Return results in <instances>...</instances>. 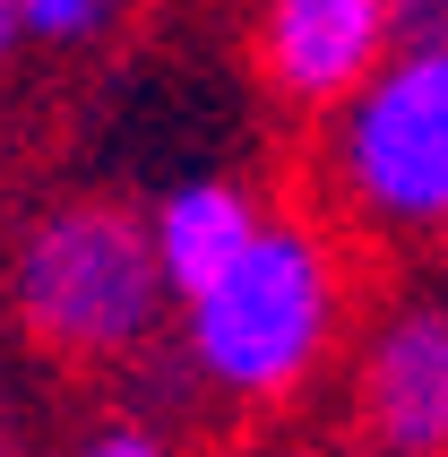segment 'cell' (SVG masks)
<instances>
[{
  "label": "cell",
  "instance_id": "3",
  "mask_svg": "<svg viewBox=\"0 0 448 457\" xmlns=\"http://www.w3.org/2000/svg\"><path fill=\"white\" fill-rule=\"evenodd\" d=\"M328 181L362 225L448 242V44L388 52L328 112Z\"/></svg>",
  "mask_w": 448,
  "mask_h": 457
},
{
  "label": "cell",
  "instance_id": "11",
  "mask_svg": "<svg viewBox=\"0 0 448 457\" xmlns=\"http://www.w3.org/2000/svg\"><path fill=\"white\" fill-rule=\"evenodd\" d=\"M0 449H9V440H0Z\"/></svg>",
  "mask_w": 448,
  "mask_h": 457
},
{
  "label": "cell",
  "instance_id": "7",
  "mask_svg": "<svg viewBox=\"0 0 448 457\" xmlns=\"http://www.w3.org/2000/svg\"><path fill=\"white\" fill-rule=\"evenodd\" d=\"M18 18H26V44L78 52V44H95L104 26L121 18V0H18Z\"/></svg>",
  "mask_w": 448,
  "mask_h": 457
},
{
  "label": "cell",
  "instance_id": "4",
  "mask_svg": "<svg viewBox=\"0 0 448 457\" xmlns=\"http://www.w3.org/2000/svg\"><path fill=\"white\" fill-rule=\"evenodd\" d=\"M397 44H405L397 35V0H259L250 61H259L276 104L336 112Z\"/></svg>",
  "mask_w": 448,
  "mask_h": 457
},
{
  "label": "cell",
  "instance_id": "10",
  "mask_svg": "<svg viewBox=\"0 0 448 457\" xmlns=\"http://www.w3.org/2000/svg\"><path fill=\"white\" fill-rule=\"evenodd\" d=\"M18 44H26V18H18V0H0V70L18 61Z\"/></svg>",
  "mask_w": 448,
  "mask_h": 457
},
{
  "label": "cell",
  "instance_id": "6",
  "mask_svg": "<svg viewBox=\"0 0 448 457\" xmlns=\"http://www.w3.org/2000/svg\"><path fill=\"white\" fill-rule=\"evenodd\" d=\"M259 225H268V207L250 199L233 173L173 181V190L155 199V216H147V242H155V268H164V285H173V303H181V294H199L207 277H224V268L250 251V233H259Z\"/></svg>",
  "mask_w": 448,
  "mask_h": 457
},
{
  "label": "cell",
  "instance_id": "1",
  "mask_svg": "<svg viewBox=\"0 0 448 457\" xmlns=\"http://www.w3.org/2000/svg\"><path fill=\"white\" fill-rule=\"evenodd\" d=\"M181 354L233 406H285L319 380L345 328V268L311 216H268L250 251L181 294Z\"/></svg>",
  "mask_w": 448,
  "mask_h": 457
},
{
  "label": "cell",
  "instance_id": "2",
  "mask_svg": "<svg viewBox=\"0 0 448 457\" xmlns=\"http://www.w3.org/2000/svg\"><path fill=\"white\" fill-rule=\"evenodd\" d=\"M9 303L18 328L70 371H112L138 362L164 337L173 285L155 268L147 216L121 199H61L35 216L9 259Z\"/></svg>",
  "mask_w": 448,
  "mask_h": 457
},
{
  "label": "cell",
  "instance_id": "9",
  "mask_svg": "<svg viewBox=\"0 0 448 457\" xmlns=\"http://www.w3.org/2000/svg\"><path fill=\"white\" fill-rule=\"evenodd\" d=\"M397 35H414V44H448V0H397Z\"/></svg>",
  "mask_w": 448,
  "mask_h": 457
},
{
  "label": "cell",
  "instance_id": "8",
  "mask_svg": "<svg viewBox=\"0 0 448 457\" xmlns=\"http://www.w3.org/2000/svg\"><path fill=\"white\" fill-rule=\"evenodd\" d=\"M70 457H173V449H164V432H147V423H104V432H87Z\"/></svg>",
  "mask_w": 448,
  "mask_h": 457
},
{
  "label": "cell",
  "instance_id": "5",
  "mask_svg": "<svg viewBox=\"0 0 448 457\" xmlns=\"http://www.w3.org/2000/svg\"><path fill=\"white\" fill-rule=\"evenodd\" d=\"M353 414L371 457H448V303L414 294L371 328Z\"/></svg>",
  "mask_w": 448,
  "mask_h": 457
}]
</instances>
